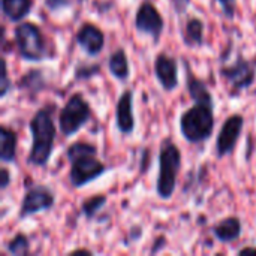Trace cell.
Returning <instances> with one entry per match:
<instances>
[{"mask_svg":"<svg viewBox=\"0 0 256 256\" xmlns=\"http://www.w3.org/2000/svg\"><path fill=\"white\" fill-rule=\"evenodd\" d=\"M108 69H110V74L116 80H118V81L129 80L130 68H129V60H128L126 51L123 48H118L114 52H111V56L108 57Z\"/></svg>","mask_w":256,"mask_h":256,"instance_id":"cell-17","label":"cell"},{"mask_svg":"<svg viewBox=\"0 0 256 256\" xmlns=\"http://www.w3.org/2000/svg\"><path fill=\"white\" fill-rule=\"evenodd\" d=\"M68 160L70 162L69 182L75 189L84 188L104 176L106 166L98 160V148L88 142H74L66 150Z\"/></svg>","mask_w":256,"mask_h":256,"instance_id":"cell-2","label":"cell"},{"mask_svg":"<svg viewBox=\"0 0 256 256\" xmlns=\"http://www.w3.org/2000/svg\"><path fill=\"white\" fill-rule=\"evenodd\" d=\"M116 126L120 134L130 135L135 129L134 117V92L124 90L116 105Z\"/></svg>","mask_w":256,"mask_h":256,"instance_id":"cell-13","label":"cell"},{"mask_svg":"<svg viewBox=\"0 0 256 256\" xmlns=\"http://www.w3.org/2000/svg\"><path fill=\"white\" fill-rule=\"evenodd\" d=\"M15 45L22 60L42 62L46 57V40L39 26L33 22H21L14 30Z\"/></svg>","mask_w":256,"mask_h":256,"instance_id":"cell-5","label":"cell"},{"mask_svg":"<svg viewBox=\"0 0 256 256\" xmlns=\"http://www.w3.org/2000/svg\"><path fill=\"white\" fill-rule=\"evenodd\" d=\"M256 255V248H243L238 250V255Z\"/></svg>","mask_w":256,"mask_h":256,"instance_id":"cell-27","label":"cell"},{"mask_svg":"<svg viewBox=\"0 0 256 256\" xmlns=\"http://www.w3.org/2000/svg\"><path fill=\"white\" fill-rule=\"evenodd\" d=\"M70 254H72V255H75V254H87V255H92V252L87 250V249H76V250H72Z\"/></svg>","mask_w":256,"mask_h":256,"instance_id":"cell-28","label":"cell"},{"mask_svg":"<svg viewBox=\"0 0 256 256\" xmlns=\"http://www.w3.org/2000/svg\"><path fill=\"white\" fill-rule=\"evenodd\" d=\"M220 3L222 6V10L225 14V16L228 20H232L234 15H236V6H237V0H216Z\"/></svg>","mask_w":256,"mask_h":256,"instance_id":"cell-25","label":"cell"},{"mask_svg":"<svg viewBox=\"0 0 256 256\" xmlns=\"http://www.w3.org/2000/svg\"><path fill=\"white\" fill-rule=\"evenodd\" d=\"M8 252L14 256H24L28 255L30 252V242L27 238V236H24L22 232H18L9 243H8Z\"/></svg>","mask_w":256,"mask_h":256,"instance_id":"cell-21","label":"cell"},{"mask_svg":"<svg viewBox=\"0 0 256 256\" xmlns=\"http://www.w3.org/2000/svg\"><path fill=\"white\" fill-rule=\"evenodd\" d=\"M92 117V108L81 93L72 94L58 112L60 132L64 136H72L81 130Z\"/></svg>","mask_w":256,"mask_h":256,"instance_id":"cell-6","label":"cell"},{"mask_svg":"<svg viewBox=\"0 0 256 256\" xmlns=\"http://www.w3.org/2000/svg\"><path fill=\"white\" fill-rule=\"evenodd\" d=\"M12 87V81L9 80L8 76V64H6V60L2 58V82H0V98H4L8 94V92L10 90Z\"/></svg>","mask_w":256,"mask_h":256,"instance_id":"cell-23","label":"cell"},{"mask_svg":"<svg viewBox=\"0 0 256 256\" xmlns=\"http://www.w3.org/2000/svg\"><path fill=\"white\" fill-rule=\"evenodd\" d=\"M106 196L105 195H92L90 198L84 200L81 202V213L87 218V219H93L100 208L106 204Z\"/></svg>","mask_w":256,"mask_h":256,"instance_id":"cell-20","label":"cell"},{"mask_svg":"<svg viewBox=\"0 0 256 256\" xmlns=\"http://www.w3.org/2000/svg\"><path fill=\"white\" fill-rule=\"evenodd\" d=\"M32 4L33 0H2V12L9 21L18 22L30 14Z\"/></svg>","mask_w":256,"mask_h":256,"instance_id":"cell-18","label":"cell"},{"mask_svg":"<svg viewBox=\"0 0 256 256\" xmlns=\"http://www.w3.org/2000/svg\"><path fill=\"white\" fill-rule=\"evenodd\" d=\"M243 126H244V117L242 114H232L224 122L216 141V154L219 159L234 152L240 140V135L243 132Z\"/></svg>","mask_w":256,"mask_h":256,"instance_id":"cell-10","label":"cell"},{"mask_svg":"<svg viewBox=\"0 0 256 256\" xmlns=\"http://www.w3.org/2000/svg\"><path fill=\"white\" fill-rule=\"evenodd\" d=\"M54 202H56V196L50 188L42 186V184H34L26 190L21 200L18 218L20 220H24L36 213L46 212L52 208Z\"/></svg>","mask_w":256,"mask_h":256,"instance_id":"cell-8","label":"cell"},{"mask_svg":"<svg viewBox=\"0 0 256 256\" xmlns=\"http://www.w3.org/2000/svg\"><path fill=\"white\" fill-rule=\"evenodd\" d=\"M153 69L156 80L165 92H172L178 87V63L172 56L166 52L158 54Z\"/></svg>","mask_w":256,"mask_h":256,"instance_id":"cell-11","label":"cell"},{"mask_svg":"<svg viewBox=\"0 0 256 256\" xmlns=\"http://www.w3.org/2000/svg\"><path fill=\"white\" fill-rule=\"evenodd\" d=\"M182 168V153L178 147L170 140H164L159 152V177L156 182V192L159 198L170 200L177 188V176Z\"/></svg>","mask_w":256,"mask_h":256,"instance_id":"cell-4","label":"cell"},{"mask_svg":"<svg viewBox=\"0 0 256 256\" xmlns=\"http://www.w3.org/2000/svg\"><path fill=\"white\" fill-rule=\"evenodd\" d=\"M72 3H74V0H45V6L50 10H52V12H57V10L70 8Z\"/></svg>","mask_w":256,"mask_h":256,"instance_id":"cell-24","label":"cell"},{"mask_svg":"<svg viewBox=\"0 0 256 256\" xmlns=\"http://www.w3.org/2000/svg\"><path fill=\"white\" fill-rule=\"evenodd\" d=\"M9 183H10V172H9V170L2 168L0 170V189L4 190L9 186Z\"/></svg>","mask_w":256,"mask_h":256,"instance_id":"cell-26","label":"cell"},{"mask_svg":"<svg viewBox=\"0 0 256 256\" xmlns=\"http://www.w3.org/2000/svg\"><path fill=\"white\" fill-rule=\"evenodd\" d=\"M18 135L10 128H0V160L4 164H14L16 159Z\"/></svg>","mask_w":256,"mask_h":256,"instance_id":"cell-16","label":"cell"},{"mask_svg":"<svg viewBox=\"0 0 256 256\" xmlns=\"http://www.w3.org/2000/svg\"><path fill=\"white\" fill-rule=\"evenodd\" d=\"M186 2H189V0H186Z\"/></svg>","mask_w":256,"mask_h":256,"instance_id":"cell-29","label":"cell"},{"mask_svg":"<svg viewBox=\"0 0 256 256\" xmlns=\"http://www.w3.org/2000/svg\"><path fill=\"white\" fill-rule=\"evenodd\" d=\"M164 27H165V21L159 9L148 0L142 2L135 15V28L140 33L152 36L154 44H158L164 32Z\"/></svg>","mask_w":256,"mask_h":256,"instance_id":"cell-9","label":"cell"},{"mask_svg":"<svg viewBox=\"0 0 256 256\" xmlns=\"http://www.w3.org/2000/svg\"><path fill=\"white\" fill-rule=\"evenodd\" d=\"M214 106L195 104L188 108L180 117V132L188 142L200 144L207 140L214 132Z\"/></svg>","mask_w":256,"mask_h":256,"instance_id":"cell-3","label":"cell"},{"mask_svg":"<svg viewBox=\"0 0 256 256\" xmlns=\"http://www.w3.org/2000/svg\"><path fill=\"white\" fill-rule=\"evenodd\" d=\"M184 69H186V86H188V92H189L192 100L195 104H204V105L214 106V100H213L210 90L207 88L206 82L202 80H200L190 70V66L188 62H184Z\"/></svg>","mask_w":256,"mask_h":256,"instance_id":"cell-14","label":"cell"},{"mask_svg":"<svg viewBox=\"0 0 256 256\" xmlns=\"http://www.w3.org/2000/svg\"><path fill=\"white\" fill-rule=\"evenodd\" d=\"M182 36H183L184 44L188 46H202V44H204V22L196 16L188 18L184 28L182 32Z\"/></svg>","mask_w":256,"mask_h":256,"instance_id":"cell-19","label":"cell"},{"mask_svg":"<svg viewBox=\"0 0 256 256\" xmlns=\"http://www.w3.org/2000/svg\"><path fill=\"white\" fill-rule=\"evenodd\" d=\"M76 42L87 56L94 57L105 46V34L98 26L86 22L80 27L76 33Z\"/></svg>","mask_w":256,"mask_h":256,"instance_id":"cell-12","label":"cell"},{"mask_svg":"<svg viewBox=\"0 0 256 256\" xmlns=\"http://www.w3.org/2000/svg\"><path fill=\"white\" fill-rule=\"evenodd\" d=\"M99 70H100L99 64H80L75 69V76L76 80H88L94 76Z\"/></svg>","mask_w":256,"mask_h":256,"instance_id":"cell-22","label":"cell"},{"mask_svg":"<svg viewBox=\"0 0 256 256\" xmlns=\"http://www.w3.org/2000/svg\"><path fill=\"white\" fill-rule=\"evenodd\" d=\"M219 74L226 81L231 92L240 93L254 84L256 76V64L254 62L244 58L242 54H238L232 63L224 64L219 69Z\"/></svg>","mask_w":256,"mask_h":256,"instance_id":"cell-7","label":"cell"},{"mask_svg":"<svg viewBox=\"0 0 256 256\" xmlns=\"http://www.w3.org/2000/svg\"><path fill=\"white\" fill-rule=\"evenodd\" d=\"M242 232L243 224L236 216L225 218L213 226V236L220 243H232L242 237Z\"/></svg>","mask_w":256,"mask_h":256,"instance_id":"cell-15","label":"cell"},{"mask_svg":"<svg viewBox=\"0 0 256 256\" xmlns=\"http://www.w3.org/2000/svg\"><path fill=\"white\" fill-rule=\"evenodd\" d=\"M32 134V148L28 153V164L33 166H45L52 154L57 128L52 118V108L44 106L34 112L28 123Z\"/></svg>","mask_w":256,"mask_h":256,"instance_id":"cell-1","label":"cell"}]
</instances>
